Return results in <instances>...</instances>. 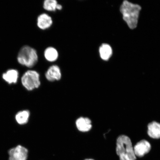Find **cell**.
<instances>
[{"label":"cell","instance_id":"obj_1","mask_svg":"<svg viewBox=\"0 0 160 160\" xmlns=\"http://www.w3.org/2000/svg\"><path fill=\"white\" fill-rule=\"evenodd\" d=\"M140 6L124 1L120 8V11L123 15L124 20L130 29H133L137 27L140 11Z\"/></svg>","mask_w":160,"mask_h":160},{"label":"cell","instance_id":"obj_2","mask_svg":"<svg viewBox=\"0 0 160 160\" xmlns=\"http://www.w3.org/2000/svg\"><path fill=\"white\" fill-rule=\"evenodd\" d=\"M116 145V152L120 160L137 159L131 140L127 136H119L117 139Z\"/></svg>","mask_w":160,"mask_h":160},{"label":"cell","instance_id":"obj_3","mask_svg":"<svg viewBox=\"0 0 160 160\" xmlns=\"http://www.w3.org/2000/svg\"><path fill=\"white\" fill-rule=\"evenodd\" d=\"M18 62L20 64L31 68L37 63L38 57L36 50L28 46L22 47L17 57Z\"/></svg>","mask_w":160,"mask_h":160},{"label":"cell","instance_id":"obj_4","mask_svg":"<svg viewBox=\"0 0 160 160\" xmlns=\"http://www.w3.org/2000/svg\"><path fill=\"white\" fill-rule=\"evenodd\" d=\"M22 85L29 91L38 88L41 84L39 74L34 70L26 71L21 79Z\"/></svg>","mask_w":160,"mask_h":160},{"label":"cell","instance_id":"obj_5","mask_svg":"<svg viewBox=\"0 0 160 160\" xmlns=\"http://www.w3.org/2000/svg\"><path fill=\"white\" fill-rule=\"evenodd\" d=\"M28 153L27 148L22 145H18L8 151V160H27Z\"/></svg>","mask_w":160,"mask_h":160},{"label":"cell","instance_id":"obj_6","mask_svg":"<svg viewBox=\"0 0 160 160\" xmlns=\"http://www.w3.org/2000/svg\"><path fill=\"white\" fill-rule=\"evenodd\" d=\"M151 149V145L146 140L138 142L133 147L134 152L136 157L142 158L148 153Z\"/></svg>","mask_w":160,"mask_h":160},{"label":"cell","instance_id":"obj_7","mask_svg":"<svg viewBox=\"0 0 160 160\" xmlns=\"http://www.w3.org/2000/svg\"><path fill=\"white\" fill-rule=\"evenodd\" d=\"M75 125L78 131L83 133L88 132L92 127L91 120L86 117L78 118L75 121Z\"/></svg>","mask_w":160,"mask_h":160},{"label":"cell","instance_id":"obj_8","mask_svg":"<svg viewBox=\"0 0 160 160\" xmlns=\"http://www.w3.org/2000/svg\"><path fill=\"white\" fill-rule=\"evenodd\" d=\"M45 76L46 79L49 82L59 81L62 78L61 69L57 65H52L48 69Z\"/></svg>","mask_w":160,"mask_h":160},{"label":"cell","instance_id":"obj_9","mask_svg":"<svg viewBox=\"0 0 160 160\" xmlns=\"http://www.w3.org/2000/svg\"><path fill=\"white\" fill-rule=\"evenodd\" d=\"M52 23L51 17L47 14H41L38 18L37 25L40 29L45 30L48 28L51 27Z\"/></svg>","mask_w":160,"mask_h":160},{"label":"cell","instance_id":"obj_10","mask_svg":"<svg viewBox=\"0 0 160 160\" xmlns=\"http://www.w3.org/2000/svg\"><path fill=\"white\" fill-rule=\"evenodd\" d=\"M19 77L18 71L14 69L8 70L6 72L3 73L2 76L3 79L6 82L10 85L17 83Z\"/></svg>","mask_w":160,"mask_h":160},{"label":"cell","instance_id":"obj_11","mask_svg":"<svg viewBox=\"0 0 160 160\" xmlns=\"http://www.w3.org/2000/svg\"><path fill=\"white\" fill-rule=\"evenodd\" d=\"M147 133L150 137L154 139L160 138V123L153 121L148 125Z\"/></svg>","mask_w":160,"mask_h":160},{"label":"cell","instance_id":"obj_12","mask_svg":"<svg viewBox=\"0 0 160 160\" xmlns=\"http://www.w3.org/2000/svg\"><path fill=\"white\" fill-rule=\"evenodd\" d=\"M31 113L28 110H21L16 113L15 119L16 122L21 125H25L28 122Z\"/></svg>","mask_w":160,"mask_h":160},{"label":"cell","instance_id":"obj_13","mask_svg":"<svg viewBox=\"0 0 160 160\" xmlns=\"http://www.w3.org/2000/svg\"><path fill=\"white\" fill-rule=\"evenodd\" d=\"M100 57L104 61L109 60L112 53V51L110 46L107 44H103L99 48Z\"/></svg>","mask_w":160,"mask_h":160},{"label":"cell","instance_id":"obj_14","mask_svg":"<svg viewBox=\"0 0 160 160\" xmlns=\"http://www.w3.org/2000/svg\"><path fill=\"white\" fill-rule=\"evenodd\" d=\"M58 55V53L57 50L53 47H48L44 51L45 59L50 62H53L57 61Z\"/></svg>","mask_w":160,"mask_h":160},{"label":"cell","instance_id":"obj_15","mask_svg":"<svg viewBox=\"0 0 160 160\" xmlns=\"http://www.w3.org/2000/svg\"><path fill=\"white\" fill-rule=\"evenodd\" d=\"M58 4L56 0H46L43 4V8L47 11H55Z\"/></svg>","mask_w":160,"mask_h":160},{"label":"cell","instance_id":"obj_16","mask_svg":"<svg viewBox=\"0 0 160 160\" xmlns=\"http://www.w3.org/2000/svg\"><path fill=\"white\" fill-rule=\"evenodd\" d=\"M62 6L61 5L58 4L57 6V9L61 10L62 9Z\"/></svg>","mask_w":160,"mask_h":160},{"label":"cell","instance_id":"obj_17","mask_svg":"<svg viewBox=\"0 0 160 160\" xmlns=\"http://www.w3.org/2000/svg\"><path fill=\"white\" fill-rule=\"evenodd\" d=\"M84 160H94V159H87Z\"/></svg>","mask_w":160,"mask_h":160}]
</instances>
